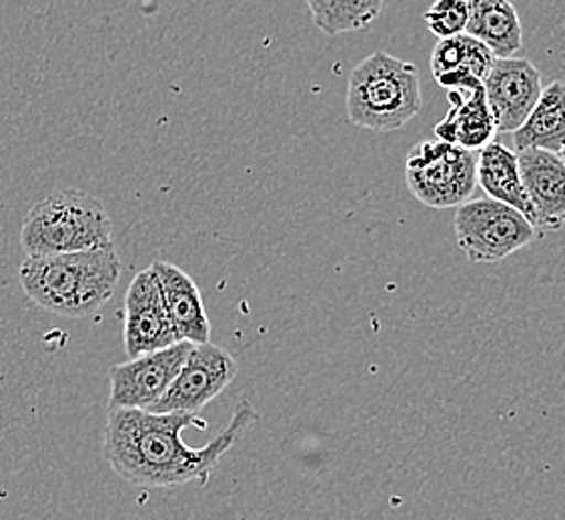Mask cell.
Listing matches in <instances>:
<instances>
[{
    "label": "cell",
    "instance_id": "cell-1",
    "mask_svg": "<svg viewBox=\"0 0 565 520\" xmlns=\"http://www.w3.org/2000/svg\"><path fill=\"white\" fill-rule=\"evenodd\" d=\"M257 419L259 412L243 399L231 423L211 443L195 448L183 441V431L207 429L199 414L109 409L103 456L122 480L135 487L173 488L193 480L207 485L218 461Z\"/></svg>",
    "mask_w": 565,
    "mask_h": 520
},
{
    "label": "cell",
    "instance_id": "cell-2",
    "mask_svg": "<svg viewBox=\"0 0 565 520\" xmlns=\"http://www.w3.org/2000/svg\"><path fill=\"white\" fill-rule=\"evenodd\" d=\"M115 245L103 249L26 257L21 264L22 291L44 311L65 318L95 315L109 303L120 281Z\"/></svg>",
    "mask_w": 565,
    "mask_h": 520
},
{
    "label": "cell",
    "instance_id": "cell-3",
    "mask_svg": "<svg viewBox=\"0 0 565 520\" xmlns=\"http://www.w3.org/2000/svg\"><path fill=\"white\" fill-rule=\"evenodd\" d=\"M345 107L349 122L359 129H403L424 109L417 66L385 51L363 58L349 75Z\"/></svg>",
    "mask_w": 565,
    "mask_h": 520
},
{
    "label": "cell",
    "instance_id": "cell-4",
    "mask_svg": "<svg viewBox=\"0 0 565 520\" xmlns=\"http://www.w3.org/2000/svg\"><path fill=\"white\" fill-rule=\"evenodd\" d=\"M113 245V223L105 205L85 191L66 188L26 213L21 247L26 257L103 249Z\"/></svg>",
    "mask_w": 565,
    "mask_h": 520
},
{
    "label": "cell",
    "instance_id": "cell-5",
    "mask_svg": "<svg viewBox=\"0 0 565 520\" xmlns=\"http://www.w3.org/2000/svg\"><path fill=\"white\" fill-rule=\"evenodd\" d=\"M478 152L457 144L422 141L405 159V185L429 208H457L468 203L478 186Z\"/></svg>",
    "mask_w": 565,
    "mask_h": 520
},
{
    "label": "cell",
    "instance_id": "cell-6",
    "mask_svg": "<svg viewBox=\"0 0 565 520\" xmlns=\"http://www.w3.org/2000/svg\"><path fill=\"white\" fill-rule=\"evenodd\" d=\"M454 232L457 247L471 262H500L537 237L520 210L490 196L457 206Z\"/></svg>",
    "mask_w": 565,
    "mask_h": 520
},
{
    "label": "cell",
    "instance_id": "cell-7",
    "mask_svg": "<svg viewBox=\"0 0 565 520\" xmlns=\"http://www.w3.org/2000/svg\"><path fill=\"white\" fill-rule=\"evenodd\" d=\"M237 362L223 347L195 345L181 372L174 377L163 397L152 404L151 412H193L199 414L215 401L237 377Z\"/></svg>",
    "mask_w": 565,
    "mask_h": 520
},
{
    "label": "cell",
    "instance_id": "cell-8",
    "mask_svg": "<svg viewBox=\"0 0 565 520\" xmlns=\"http://www.w3.org/2000/svg\"><path fill=\"white\" fill-rule=\"evenodd\" d=\"M193 347L189 340H179L110 367L109 409L149 411L181 372Z\"/></svg>",
    "mask_w": 565,
    "mask_h": 520
},
{
    "label": "cell",
    "instance_id": "cell-9",
    "mask_svg": "<svg viewBox=\"0 0 565 520\" xmlns=\"http://www.w3.org/2000/svg\"><path fill=\"white\" fill-rule=\"evenodd\" d=\"M125 350L141 357L179 343L173 323L167 315L163 294L151 267L137 272L125 294Z\"/></svg>",
    "mask_w": 565,
    "mask_h": 520
},
{
    "label": "cell",
    "instance_id": "cell-10",
    "mask_svg": "<svg viewBox=\"0 0 565 520\" xmlns=\"http://www.w3.org/2000/svg\"><path fill=\"white\" fill-rule=\"evenodd\" d=\"M498 132H513L522 127L542 95V75L527 58H495L481 80Z\"/></svg>",
    "mask_w": 565,
    "mask_h": 520
},
{
    "label": "cell",
    "instance_id": "cell-11",
    "mask_svg": "<svg viewBox=\"0 0 565 520\" xmlns=\"http://www.w3.org/2000/svg\"><path fill=\"white\" fill-rule=\"evenodd\" d=\"M515 159L533 206L535 228L559 230L565 218L564 156L542 149H523L515 152Z\"/></svg>",
    "mask_w": 565,
    "mask_h": 520
},
{
    "label": "cell",
    "instance_id": "cell-12",
    "mask_svg": "<svg viewBox=\"0 0 565 520\" xmlns=\"http://www.w3.org/2000/svg\"><path fill=\"white\" fill-rule=\"evenodd\" d=\"M163 294L167 315L179 340L205 345L211 340V323L196 282L173 262L154 260L151 264Z\"/></svg>",
    "mask_w": 565,
    "mask_h": 520
},
{
    "label": "cell",
    "instance_id": "cell-13",
    "mask_svg": "<svg viewBox=\"0 0 565 520\" xmlns=\"http://www.w3.org/2000/svg\"><path fill=\"white\" fill-rule=\"evenodd\" d=\"M447 98L449 110L446 119L435 124V139L476 152L495 139L498 130L481 83L449 88Z\"/></svg>",
    "mask_w": 565,
    "mask_h": 520
},
{
    "label": "cell",
    "instance_id": "cell-14",
    "mask_svg": "<svg viewBox=\"0 0 565 520\" xmlns=\"http://www.w3.org/2000/svg\"><path fill=\"white\" fill-rule=\"evenodd\" d=\"M495 56L486 44L466 33L439 39L431 53V75L439 87L459 88L481 83Z\"/></svg>",
    "mask_w": 565,
    "mask_h": 520
},
{
    "label": "cell",
    "instance_id": "cell-15",
    "mask_svg": "<svg viewBox=\"0 0 565 520\" xmlns=\"http://www.w3.org/2000/svg\"><path fill=\"white\" fill-rule=\"evenodd\" d=\"M466 34L486 44L495 58L515 56L523 46L520 14L510 0H468Z\"/></svg>",
    "mask_w": 565,
    "mask_h": 520
},
{
    "label": "cell",
    "instance_id": "cell-16",
    "mask_svg": "<svg viewBox=\"0 0 565 520\" xmlns=\"http://www.w3.org/2000/svg\"><path fill=\"white\" fill-rule=\"evenodd\" d=\"M476 176H478V185L486 191V195L520 210L523 217L535 227L533 206L523 188L515 152L500 142L491 141L490 144H486L481 151H478Z\"/></svg>",
    "mask_w": 565,
    "mask_h": 520
},
{
    "label": "cell",
    "instance_id": "cell-17",
    "mask_svg": "<svg viewBox=\"0 0 565 520\" xmlns=\"http://www.w3.org/2000/svg\"><path fill=\"white\" fill-rule=\"evenodd\" d=\"M513 152L542 149L564 156V85L559 80L542 88L532 112L525 117L520 129L513 130Z\"/></svg>",
    "mask_w": 565,
    "mask_h": 520
},
{
    "label": "cell",
    "instance_id": "cell-18",
    "mask_svg": "<svg viewBox=\"0 0 565 520\" xmlns=\"http://www.w3.org/2000/svg\"><path fill=\"white\" fill-rule=\"evenodd\" d=\"M321 33L338 36L367 29L377 21L385 0H305Z\"/></svg>",
    "mask_w": 565,
    "mask_h": 520
},
{
    "label": "cell",
    "instance_id": "cell-19",
    "mask_svg": "<svg viewBox=\"0 0 565 520\" xmlns=\"http://www.w3.org/2000/svg\"><path fill=\"white\" fill-rule=\"evenodd\" d=\"M424 17L429 31L437 39L456 36V34L466 33L469 2L468 0H435Z\"/></svg>",
    "mask_w": 565,
    "mask_h": 520
}]
</instances>
